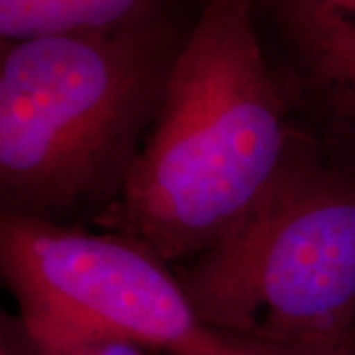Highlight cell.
Masks as SVG:
<instances>
[{"mask_svg": "<svg viewBox=\"0 0 355 355\" xmlns=\"http://www.w3.org/2000/svg\"><path fill=\"white\" fill-rule=\"evenodd\" d=\"M302 135L263 48L254 0H200L127 188L95 227L174 268L253 211Z\"/></svg>", "mask_w": 355, "mask_h": 355, "instance_id": "cell-1", "label": "cell"}, {"mask_svg": "<svg viewBox=\"0 0 355 355\" xmlns=\"http://www.w3.org/2000/svg\"><path fill=\"white\" fill-rule=\"evenodd\" d=\"M180 44L166 22L2 44V211L97 225L139 162Z\"/></svg>", "mask_w": 355, "mask_h": 355, "instance_id": "cell-2", "label": "cell"}, {"mask_svg": "<svg viewBox=\"0 0 355 355\" xmlns=\"http://www.w3.org/2000/svg\"><path fill=\"white\" fill-rule=\"evenodd\" d=\"M174 270L207 330L265 355H355V170L304 130L253 211Z\"/></svg>", "mask_w": 355, "mask_h": 355, "instance_id": "cell-3", "label": "cell"}, {"mask_svg": "<svg viewBox=\"0 0 355 355\" xmlns=\"http://www.w3.org/2000/svg\"><path fill=\"white\" fill-rule=\"evenodd\" d=\"M4 322L40 347L101 340L178 355L203 334L176 270L142 243L87 225L0 214Z\"/></svg>", "mask_w": 355, "mask_h": 355, "instance_id": "cell-4", "label": "cell"}, {"mask_svg": "<svg viewBox=\"0 0 355 355\" xmlns=\"http://www.w3.org/2000/svg\"><path fill=\"white\" fill-rule=\"evenodd\" d=\"M280 44L272 64L298 125L355 170V0H254Z\"/></svg>", "mask_w": 355, "mask_h": 355, "instance_id": "cell-5", "label": "cell"}, {"mask_svg": "<svg viewBox=\"0 0 355 355\" xmlns=\"http://www.w3.org/2000/svg\"><path fill=\"white\" fill-rule=\"evenodd\" d=\"M164 0H0L2 44L164 22Z\"/></svg>", "mask_w": 355, "mask_h": 355, "instance_id": "cell-6", "label": "cell"}, {"mask_svg": "<svg viewBox=\"0 0 355 355\" xmlns=\"http://www.w3.org/2000/svg\"><path fill=\"white\" fill-rule=\"evenodd\" d=\"M6 355H158V352L144 345L123 340H101L85 342L64 347H40L28 342L18 331H14L6 322H2V347Z\"/></svg>", "mask_w": 355, "mask_h": 355, "instance_id": "cell-7", "label": "cell"}, {"mask_svg": "<svg viewBox=\"0 0 355 355\" xmlns=\"http://www.w3.org/2000/svg\"><path fill=\"white\" fill-rule=\"evenodd\" d=\"M178 355H265L247 347L245 343L231 340L227 336H221L217 331L203 330V334Z\"/></svg>", "mask_w": 355, "mask_h": 355, "instance_id": "cell-8", "label": "cell"}, {"mask_svg": "<svg viewBox=\"0 0 355 355\" xmlns=\"http://www.w3.org/2000/svg\"><path fill=\"white\" fill-rule=\"evenodd\" d=\"M0 355H6V354H4V352H0Z\"/></svg>", "mask_w": 355, "mask_h": 355, "instance_id": "cell-9", "label": "cell"}]
</instances>
